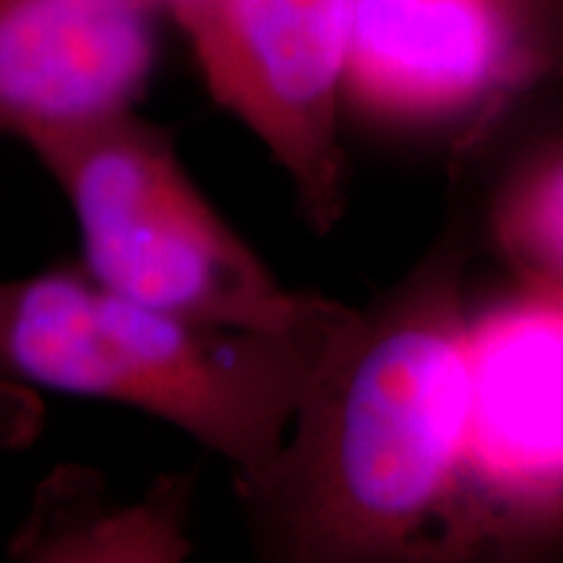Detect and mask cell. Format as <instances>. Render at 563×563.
Listing matches in <instances>:
<instances>
[{"mask_svg": "<svg viewBox=\"0 0 563 563\" xmlns=\"http://www.w3.org/2000/svg\"><path fill=\"white\" fill-rule=\"evenodd\" d=\"M475 253L460 217L323 350L277 460L241 488L269 551L302 563L462 561Z\"/></svg>", "mask_w": 563, "mask_h": 563, "instance_id": "6da1fadb", "label": "cell"}, {"mask_svg": "<svg viewBox=\"0 0 563 563\" xmlns=\"http://www.w3.org/2000/svg\"><path fill=\"white\" fill-rule=\"evenodd\" d=\"M347 319L316 334L220 327L123 298L84 266H55L0 279V376L150 412L224 456L245 488L277 460Z\"/></svg>", "mask_w": 563, "mask_h": 563, "instance_id": "7a4b0ae2", "label": "cell"}, {"mask_svg": "<svg viewBox=\"0 0 563 563\" xmlns=\"http://www.w3.org/2000/svg\"><path fill=\"white\" fill-rule=\"evenodd\" d=\"M30 150L74 209L84 269L108 290L183 319L274 334L327 332L352 313L282 285L196 188L173 133L136 110Z\"/></svg>", "mask_w": 563, "mask_h": 563, "instance_id": "3957f363", "label": "cell"}, {"mask_svg": "<svg viewBox=\"0 0 563 563\" xmlns=\"http://www.w3.org/2000/svg\"><path fill=\"white\" fill-rule=\"evenodd\" d=\"M460 559L563 553V295L514 279L467 321Z\"/></svg>", "mask_w": 563, "mask_h": 563, "instance_id": "277c9868", "label": "cell"}, {"mask_svg": "<svg viewBox=\"0 0 563 563\" xmlns=\"http://www.w3.org/2000/svg\"><path fill=\"white\" fill-rule=\"evenodd\" d=\"M350 11L352 0H209L186 30L209 95L266 146L321 235L347 207Z\"/></svg>", "mask_w": 563, "mask_h": 563, "instance_id": "5b68a950", "label": "cell"}, {"mask_svg": "<svg viewBox=\"0 0 563 563\" xmlns=\"http://www.w3.org/2000/svg\"><path fill=\"white\" fill-rule=\"evenodd\" d=\"M538 87L517 0H352L344 112L462 157Z\"/></svg>", "mask_w": 563, "mask_h": 563, "instance_id": "8992f818", "label": "cell"}, {"mask_svg": "<svg viewBox=\"0 0 563 563\" xmlns=\"http://www.w3.org/2000/svg\"><path fill=\"white\" fill-rule=\"evenodd\" d=\"M159 16L152 0H0V136L34 146L136 110Z\"/></svg>", "mask_w": 563, "mask_h": 563, "instance_id": "52a82bcc", "label": "cell"}, {"mask_svg": "<svg viewBox=\"0 0 563 563\" xmlns=\"http://www.w3.org/2000/svg\"><path fill=\"white\" fill-rule=\"evenodd\" d=\"M462 162L477 178V249L517 282L563 295V81L517 97Z\"/></svg>", "mask_w": 563, "mask_h": 563, "instance_id": "ba28073f", "label": "cell"}, {"mask_svg": "<svg viewBox=\"0 0 563 563\" xmlns=\"http://www.w3.org/2000/svg\"><path fill=\"white\" fill-rule=\"evenodd\" d=\"M186 477H165L133 504L110 501L100 477L87 470H58L34 493L26 522L13 534L16 561L55 563H167L186 559Z\"/></svg>", "mask_w": 563, "mask_h": 563, "instance_id": "9c48e42d", "label": "cell"}, {"mask_svg": "<svg viewBox=\"0 0 563 563\" xmlns=\"http://www.w3.org/2000/svg\"><path fill=\"white\" fill-rule=\"evenodd\" d=\"M534 81H563V0L522 9Z\"/></svg>", "mask_w": 563, "mask_h": 563, "instance_id": "30bf717a", "label": "cell"}, {"mask_svg": "<svg viewBox=\"0 0 563 563\" xmlns=\"http://www.w3.org/2000/svg\"><path fill=\"white\" fill-rule=\"evenodd\" d=\"M45 410L32 386L0 376V452H19L37 439Z\"/></svg>", "mask_w": 563, "mask_h": 563, "instance_id": "8fae6325", "label": "cell"}, {"mask_svg": "<svg viewBox=\"0 0 563 563\" xmlns=\"http://www.w3.org/2000/svg\"><path fill=\"white\" fill-rule=\"evenodd\" d=\"M154 9H157L162 16L173 19L175 24L180 26L183 32L194 24V19L207 9L209 0H152Z\"/></svg>", "mask_w": 563, "mask_h": 563, "instance_id": "7c38bea8", "label": "cell"}, {"mask_svg": "<svg viewBox=\"0 0 563 563\" xmlns=\"http://www.w3.org/2000/svg\"><path fill=\"white\" fill-rule=\"evenodd\" d=\"M519 9H530V5H543V3H553V0H517Z\"/></svg>", "mask_w": 563, "mask_h": 563, "instance_id": "4fadbf2b", "label": "cell"}]
</instances>
